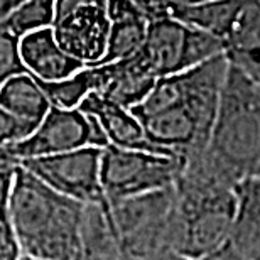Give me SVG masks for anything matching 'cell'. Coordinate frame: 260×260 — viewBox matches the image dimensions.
Listing matches in <instances>:
<instances>
[{
  "mask_svg": "<svg viewBox=\"0 0 260 260\" xmlns=\"http://www.w3.org/2000/svg\"><path fill=\"white\" fill-rule=\"evenodd\" d=\"M83 203L56 193L22 166H15L7 223L22 255L80 260Z\"/></svg>",
  "mask_w": 260,
  "mask_h": 260,
  "instance_id": "1",
  "label": "cell"
},
{
  "mask_svg": "<svg viewBox=\"0 0 260 260\" xmlns=\"http://www.w3.org/2000/svg\"><path fill=\"white\" fill-rule=\"evenodd\" d=\"M260 81L228 61L215 120L203 150L213 168L230 183L258 176Z\"/></svg>",
  "mask_w": 260,
  "mask_h": 260,
  "instance_id": "2",
  "label": "cell"
},
{
  "mask_svg": "<svg viewBox=\"0 0 260 260\" xmlns=\"http://www.w3.org/2000/svg\"><path fill=\"white\" fill-rule=\"evenodd\" d=\"M107 203L125 260H159L173 252L174 186Z\"/></svg>",
  "mask_w": 260,
  "mask_h": 260,
  "instance_id": "3",
  "label": "cell"
},
{
  "mask_svg": "<svg viewBox=\"0 0 260 260\" xmlns=\"http://www.w3.org/2000/svg\"><path fill=\"white\" fill-rule=\"evenodd\" d=\"M226 53V43L171 15L149 19L147 32L130 58L152 80L178 75Z\"/></svg>",
  "mask_w": 260,
  "mask_h": 260,
  "instance_id": "4",
  "label": "cell"
},
{
  "mask_svg": "<svg viewBox=\"0 0 260 260\" xmlns=\"http://www.w3.org/2000/svg\"><path fill=\"white\" fill-rule=\"evenodd\" d=\"M181 155L123 149L108 144L102 149L100 181L107 201L150 193L174 186L183 169Z\"/></svg>",
  "mask_w": 260,
  "mask_h": 260,
  "instance_id": "5",
  "label": "cell"
},
{
  "mask_svg": "<svg viewBox=\"0 0 260 260\" xmlns=\"http://www.w3.org/2000/svg\"><path fill=\"white\" fill-rule=\"evenodd\" d=\"M86 145L100 149L108 145L107 135L96 118L80 108L51 107L32 132L4 147L19 164L24 159L61 154Z\"/></svg>",
  "mask_w": 260,
  "mask_h": 260,
  "instance_id": "6",
  "label": "cell"
},
{
  "mask_svg": "<svg viewBox=\"0 0 260 260\" xmlns=\"http://www.w3.org/2000/svg\"><path fill=\"white\" fill-rule=\"evenodd\" d=\"M49 29L56 43L81 64L100 63L108 36L107 0H54Z\"/></svg>",
  "mask_w": 260,
  "mask_h": 260,
  "instance_id": "7",
  "label": "cell"
},
{
  "mask_svg": "<svg viewBox=\"0 0 260 260\" xmlns=\"http://www.w3.org/2000/svg\"><path fill=\"white\" fill-rule=\"evenodd\" d=\"M100 147L86 145L61 154L24 159L19 166L56 193L85 205L105 200L100 181Z\"/></svg>",
  "mask_w": 260,
  "mask_h": 260,
  "instance_id": "8",
  "label": "cell"
},
{
  "mask_svg": "<svg viewBox=\"0 0 260 260\" xmlns=\"http://www.w3.org/2000/svg\"><path fill=\"white\" fill-rule=\"evenodd\" d=\"M225 250L232 260H260V179H242L237 184V208Z\"/></svg>",
  "mask_w": 260,
  "mask_h": 260,
  "instance_id": "9",
  "label": "cell"
},
{
  "mask_svg": "<svg viewBox=\"0 0 260 260\" xmlns=\"http://www.w3.org/2000/svg\"><path fill=\"white\" fill-rule=\"evenodd\" d=\"M81 112L95 117L107 135L108 144L123 149L150 150V152L164 154L162 150L154 147L145 137L142 123L128 108L108 100L98 91H90L78 105ZM173 155V154H171Z\"/></svg>",
  "mask_w": 260,
  "mask_h": 260,
  "instance_id": "10",
  "label": "cell"
},
{
  "mask_svg": "<svg viewBox=\"0 0 260 260\" xmlns=\"http://www.w3.org/2000/svg\"><path fill=\"white\" fill-rule=\"evenodd\" d=\"M19 53L25 71L39 81L64 80L85 66L56 43L49 27L22 36Z\"/></svg>",
  "mask_w": 260,
  "mask_h": 260,
  "instance_id": "11",
  "label": "cell"
},
{
  "mask_svg": "<svg viewBox=\"0 0 260 260\" xmlns=\"http://www.w3.org/2000/svg\"><path fill=\"white\" fill-rule=\"evenodd\" d=\"M107 48L96 64L113 63L135 54L144 43L149 25V15L134 0H107Z\"/></svg>",
  "mask_w": 260,
  "mask_h": 260,
  "instance_id": "12",
  "label": "cell"
},
{
  "mask_svg": "<svg viewBox=\"0 0 260 260\" xmlns=\"http://www.w3.org/2000/svg\"><path fill=\"white\" fill-rule=\"evenodd\" d=\"M80 260H125L107 200L83 205Z\"/></svg>",
  "mask_w": 260,
  "mask_h": 260,
  "instance_id": "13",
  "label": "cell"
},
{
  "mask_svg": "<svg viewBox=\"0 0 260 260\" xmlns=\"http://www.w3.org/2000/svg\"><path fill=\"white\" fill-rule=\"evenodd\" d=\"M0 107L34 130L48 113L51 103L32 75L19 73L0 83Z\"/></svg>",
  "mask_w": 260,
  "mask_h": 260,
  "instance_id": "14",
  "label": "cell"
},
{
  "mask_svg": "<svg viewBox=\"0 0 260 260\" xmlns=\"http://www.w3.org/2000/svg\"><path fill=\"white\" fill-rule=\"evenodd\" d=\"M245 0H196L181 5L171 12V17L206 30L226 43Z\"/></svg>",
  "mask_w": 260,
  "mask_h": 260,
  "instance_id": "15",
  "label": "cell"
},
{
  "mask_svg": "<svg viewBox=\"0 0 260 260\" xmlns=\"http://www.w3.org/2000/svg\"><path fill=\"white\" fill-rule=\"evenodd\" d=\"M39 85L48 96L51 107L78 108L88 93L95 91V71L93 66H83L64 80L39 81Z\"/></svg>",
  "mask_w": 260,
  "mask_h": 260,
  "instance_id": "16",
  "label": "cell"
},
{
  "mask_svg": "<svg viewBox=\"0 0 260 260\" xmlns=\"http://www.w3.org/2000/svg\"><path fill=\"white\" fill-rule=\"evenodd\" d=\"M54 0H19L0 22L15 38L49 27L53 20Z\"/></svg>",
  "mask_w": 260,
  "mask_h": 260,
  "instance_id": "17",
  "label": "cell"
},
{
  "mask_svg": "<svg viewBox=\"0 0 260 260\" xmlns=\"http://www.w3.org/2000/svg\"><path fill=\"white\" fill-rule=\"evenodd\" d=\"M19 73H27L20 59L19 38L9 32L0 22V83Z\"/></svg>",
  "mask_w": 260,
  "mask_h": 260,
  "instance_id": "18",
  "label": "cell"
},
{
  "mask_svg": "<svg viewBox=\"0 0 260 260\" xmlns=\"http://www.w3.org/2000/svg\"><path fill=\"white\" fill-rule=\"evenodd\" d=\"M30 132H32V128L27 127L22 122H19L17 118L12 117L9 112H5L0 107V147L12 144L15 140L24 139Z\"/></svg>",
  "mask_w": 260,
  "mask_h": 260,
  "instance_id": "19",
  "label": "cell"
},
{
  "mask_svg": "<svg viewBox=\"0 0 260 260\" xmlns=\"http://www.w3.org/2000/svg\"><path fill=\"white\" fill-rule=\"evenodd\" d=\"M15 168H0V221H7V205Z\"/></svg>",
  "mask_w": 260,
  "mask_h": 260,
  "instance_id": "20",
  "label": "cell"
},
{
  "mask_svg": "<svg viewBox=\"0 0 260 260\" xmlns=\"http://www.w3.org/2000/svg\"><path fill=\"white\" fill-rule=\"evenodd\" d=\"M20 255L22 253H20L17 242H15L12 230H10L7 235L0 238V260H19Z\"/></svg>",
  "mask_w": 260,
  "mask_h": 260,
  "instance_id": "21",
  "label": "cell"
},
{
  "mask_svg": "<svg viewBox=\"0 0 260 260\" xmlns=\"http://www.w3.org/2000/svg\"><path fill=\"white\" fill-rule=\"evenodd\" d=\"M159 260H232V257L228 255V252L225 248H221V250L208 253V255H203V257H183L174 252H169V253H166L164 257H160Z\"/></svg>",
  "mask_w": 260,
  "mask_h": 260,
  "instance_id": "22",
  "label": "cell"
},
{
  "mask_svg": "<svg viewBox=\"0 0 260 260\" xmlns=\"http://www.w3.org/2000/svg\"><path fill=\"white\" fill-rule=\"evenodd\" d=\"M15 166H17V160L10 157L5 147H0V168H15Z\"/></svg>",
  "mask_w": 260,
  "mask_h": 260,
  "instance_id": "23",
  "label": "cell"
},
{
  "mask_svg": "<svg viewBox=\"0 0 260 260\" xmlns=\"http://www.w3.org/2000/svg\"><path fill=\"white\" fill-rule=\"evenodd\" d=\"M10 10V0H0V19Z\"/></svg>",
  "mask_w": 260,
  "mask_h": 260,
  "instance_id": "24",
  "label": "cell"
},
{
  "mask_svg": "<svg viewBox=\"0 0 260 260\" xmlns=\"http://www.w3.org/2000/svg\"><path fill=\"white\" fill-rule=\"evenodd\" d=\"M10 232V226L7 221H0V238H2L4 235H7V233Z\"/></svg>",
  "mask_w": 260,
  "mask_h": 260,
  "instance_id": "25",
  "label": "cell"
},
{
  "mask_svg": "<svg viewBox=\"0 0 260 260\" xmlns=\"http://www.w3.org/2000/svg\"><path fill=\"white\" fill-rule=\"evenodd\" d=\"M19 260H39V258H32V257H27V255H20Z\"/></svg>",
  "mask_w": 260,
  "mask_h": 260,
  "instance_id": "26",
  "label": "cell"
},
{
  "mask_svg": "<svg viewBox=\"0 0 260 260\" xmlns=\"http://www.w3.org/2000/svg\"><path fill=\"white\" fill-rule=\"evenodd\" d=\"M17 2H19V0H10V9H12V7H14V5H15V4H17Z\"/></svg>",
  "mask_w": 260,
  "mask_h": 260,
  "instance_id": "27",
  "label": "cell"
}]
</instances>
